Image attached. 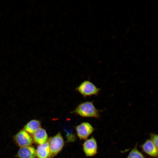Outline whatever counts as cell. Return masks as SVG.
<instances>
[{"instance_id": "1", "label": "cell", "mask_w": 158, "mask_h": 158, "mask_svg": "<svg viewBox=\"0 0 158 158\" xmlns=\"http://www.w3.org/2000/svg\"><path fill=\"white\" fill-rule=\"evenodd\" d=\"M99 111L95 106L93 101H86L79 104L71 113L83 117L98 118L100 117Z\"/></svg>"}, {"instance_id": "2", "label": "cell", "mask_w": 158, "mask_h": 158, "mask_svg": "<svg viewBox=\"0 0 158 158\" xmlns=\"http://www.w3.org/2000/svg\"><path fill=\"white\" fill-rule=\"evenodd\" d=\"M48 142L50 149V155L49 158H53L62 150L64 142L61 133L59 132L50 138Z\"/></svg>"}, {"instance_id": "3", "label": "cell", "mask_w": 158, "mask_h": 158, "mask_svg": "<svg viewBox=\"0 0 158 158\" xmlns=\"http://www.w3.org/2000/svg\"><path fill=\"white\" fill-rule=\"evenodd\" d=\"M75 90L85 98L92 95H97L100 89L91 82L86 80L83 82Z\"/></svg>"}, {"instance_id": "4", "label": "cell", "mask_w": 158, "mask_h": 158, "mask_svg": "<svg viewBox=\"0 0 158 158\" xmlns=\"http://www.w3.org/2000/svg\"><path fill=\"white\" fill-rule=\"evenodd\" d=\"M13 140L20 147L31 146L34 142L32 136L23 129L19 130L13 136Z\"/></svg>"}, {"instance_id": "5", "label": "cell", "mask_w": 158, "mask_h": 158, "mask_svg": "<svg viewBox=\"0 0 158 158\" xmlns=\"http://www.w3.org/2000/svg\"><path fill=\"white\" fill-rule=\"evenodd\" d=\"M77 136L80 140H86L94 132V129L89 123L83 122L78 125L75 128Z\"/></svg>"}, {"instance_id": "6", "label": "cell", "mask_w": 158, "mask_h": 158, "mask_svg": "<svg viewBox=\"0 0 158 158\" xmlns=\"http://www.w3.org/2000/svg\"><path fill=\"white\" fill-rule=\"evenodd\" d=\"M83 147L86 156L91 157L95 155L97 152V145L96 140L93 137L86 139L83 145Z\"/></svg>"}, {"instance_id": "7", "label": "cell", "mask_w": 158, "mask_h": 158, "mask_svg": "<svg viewBox=\"0 0 158 158\" xmlns=\"http://www.w3.org/2000/svg\"><path fill=\"white\" fill-rule=\"evenodd\" d=\"M16 157V158H36V149L32 145L20 147Z\"/></svg>"}, {"instance_id": "8", "label": "cell", "mask_w": 158, "mask_h": 158, "mask_svg": "<svg viewBox=\"0 0 158 158\" xmlns=\"http://www.w3.org/2000/svg\"><path fill=\"white\" fill-rule=\"evenodd\" d=\"M32 135L33 142L38 145L44 144L48 140L46 130L42 128L37 130Z\"/></svg>"}, {"instance_id": "9", "label": "cell", "mask_w": 158, "mask_h": 158, "mask_svg": "<svg viewBox=\"0 0 158 158\" xmlns=\"http://www.w3.org/2000/svg\"><path fill=\"white\" fill-rule=\"evenodd\" d=\"M143 151L149 156L158 157V148L150 139L147 140L141 145Z\"/></svg>"}, {"instance_id": "10", "label": "cell", "mask_w": 158, "mask_h": 158, "mask_svg": "<svg viewBox=\"0 0 158 158\" xmlns=\"http://www.w3.org/2000/svg\"><path fill=\"white\" fill-rule=\"evenodd\" d=\"M40 121L36 119H32L24 126L23 129L30 135H32L37 130L41 128Z\"/></svg>"}, {"instance_id": "11", "label": "cell", "mask_w": 158, "mask_h": 158, "mask_svg": "<svg viewBox=\"0 0 158 158\" xmlns=\"http://www.w3.org/2000/svg\"><path fill=\"white\" fill-rule=\"evenodd\" d=\"M36 157L38 158H49L50 149L48 141L42 145H38L36 150Z\"/></svg>"}, {"instance_id": "12", "label": "cell", "mask_w": 158, "mask_h": 158, "mask_svg": "<svg viewBox=\"0 0 158 158\" xmlns=\"http://www.w3.org/2000/svg\"><path fill=\"white\" fill-rule=\"evenodd\" d=\"M126 158H147L138 149L137 145L130 152Z\"/></svg>"}, {"instance_id": "13", "label": "cell", "mask_w": 158, "mask_h": 158, "mask_svg": "<svg viewBox=\"0 0 158 158\" xmlns=\"http://www.w3.org/2000/svg\"><path fill=\"white\" fill-rule=\"evenodd\" d=\"M150 136V139L158 148V135L154 133H151Z\"/></svg>"}]
</instances>
